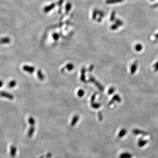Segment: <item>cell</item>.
Masks as SVG:
<instances>
[{
	"label": "cell",
	"instance_id": "16",
	"mask_svg": "<svg viewBox=\"0 0 158 158\" xmlns=\"http://www.w3.org/2000/svg\"><path fill=\"white\" fill-rule=\"evenodd\" d=\"M137 69V63H134L131 67V73H133L136 71V69Z\"/></svg>",
	"mask_w": 158,
	"mask_h": 158
},
{
	"label": "cell",
	"instance_id": "14",
	"mask_svg": "<svg viewBox=\"0 0 158 158\" xmlns=\"http://www.w3.org/2000/svg\"><path fill=\"white\" fill-rule=\"evenodd\" d=\"M10 42V39L8 38H4L0 41V43L2 44H7Z\"/></svg>",
	"mask_w": 158,
	"mask_h": 158
},
{
	"label": "cell",
	"instance_id": "3",
	"mask_svg": "<svg viewBox=\"0 0 158 158\" xmlns=\"http://www.w3.org/2000/svg\"><path fill=\"white\" fill-rule=\"evenodd\" d=\"M133 133L135 135H139V134H141L143 136H147L148 135V133L143 131H141L138 129H135L133 131Z\"/></svg>",
	"mask_w": 158,
	"mask_h": 158
},
{
	"label": "cell",
	"instance_id": "25",
	"mask_svg": "<svg viewBox=\"0 0 158 158\" xmlns=\"http://www.w3.org/2000/svg\"><path fill=\"white\" fill-rule=\"evenodd\" d=\"M3 82L2 80H0V88L3 86Z\"/></svg>",
	"mask_w": 158,
	"mask_h": 158
},
{
	"label": "cell",
	"instance_id": "7",
	"mask_svg": "<svg viewBox=\"0 0 158 158\" xmlns=\"http://www.w3.org/2000/svg\"><path fill=\"white\" fill-rule=\"evenodd\" d=\"M71 8H72V4H71L69 3V2H68L65 5V13H67V14L68 13L69 11L71 10Z\"/></svg>",
	"mask_w": 158,
	"mask_h": 158
},
{
	"label": "cell",
	"instance_id": "4",
	"mask_svg": "<svg viewBox=\"0 0 158 158\" xmlns=\"http://www.w3.org/2000/svg\"><path fill=\"white\" fill-rule=\"evenodd\" d=\"M124 0H106L105 3L107 4H115L121 3L123 2Z\"/></svg>",
	"mask_w": 158,
	"mask_h": 158
},
{
	"label": "cell",
	"instance_id": "24",
	"mask_svg": "<svg viewBox=\"0 0 158 158\" xmlns=\"http://www.w3.org/2000/svg\"><path fill=\"white\" fill-rule=\"evenodd\" d=\"M102 18H101V17H99L98 18V19H97V21H98V22H99V23H100V22H102Z\"/></svg>",
	"mask_w": 158,
	"mask_h": 158
},
{
	"label": "cell",
	"instance_id": "13",
	"mask_svg": "<svg viewBox=\"0 0 158 158\" xmlns=\"http://www.w3.org/2000/svg\"><path fill=\"white\" fill-rule=\"evenodd\" d=\"M98 10H97L96 9H95L93 11V15H92V19L93 20H95L96 19L97 16L98 15Z\"/></svg>",
	"mask_w": 158,
	"mask_h": 158
},
{
	"label": "cell",
	"instance_id": "26",
	"mask_svg": "<svg viewBox=\"0 0 158 158\" xmlns=\"http://www.w3.org/2000/svg\"><path fill=\"white\" fill-rule=\"evenodd\" d=\"M155 38H156V39H158V33L157 34L155 35Z\"/></svg>",
	"mask_w": 158,
	"mask_h": 158
},
{
	"label": "cell",
	"instance_id": "22",
	"mask_svg": "<svg viewBox=\"0 0 158 158\" xmlns=\"http://www.w3.org/2000/svg\"><path fill=\"white\" fill-rule=\"evenodd\" d=\"M53 37H54V38H55V39H57V38H58V37H59V35H58V34H54V35H53Z\"/></svg>",
	"mask_w": 158,
	"mask_h": 158
},
{
	"label": "cell",
	"instance_id": "21",
	"mask_svg": "<svg viewBox=\"0 0 158 158\" xmlns=\"http://www.w3.org/2000/svg\"><path fill=\"white\" fill-rule=\"evenodd\" d=\"M158 3L154 4H153L151 6V8H158Z\"/></svg>",
	"mask_w": 158,
	"mask_h": 158
},
{
	"label": "cell",
	"instance_id": "27",
	"mask_svg": "<svg viewBox=\"0 0 158 158\" xmlns=\"http://www.w3.org/2000/svg\"><path fill=\"white\" fill-rule=\"evenodd\" d=\"M151 0V1H154V0Z\"/></svg>",
	"mask_w": 158,
	"mask_h": 158
},
{
	"label": "cell",
	"instance_id": "23",
	"mask_svg": "<svg viewBox=\"0 0 158 158\" xmlns=\"http://www.w3.org/2000/svg\"><path fill=\"white\" fill-rule=\"evenodd\" d=\"M155 66V71H157L158 69V62L157 63H156V64L154 65Z\"/></svg>",
	"mask_w": 158,
	"mask_h": 158
},
{
	"label": "cell",
	"instance_id": "15",
	"mask_svg": "<svg viewBox=\"0 0 158 158\" xmlns=\"http://www.w3.org/2000/svg\"><path fill=\"white\" fill-rule=\"evenodd\" d=\"M142 49V46L141 44H138L136 45L135 46V49L137 51L140 52Z\"/></svg>",
	"mask_w": 158,
	"mask_h": 158
},
{
	"label": "cell",
	"instance_id": "11",
	"mask_svg": "<svg viewBox=\"0 0 158 158\" xmlns=\"http://www.w3.org/2000/svg\"><path fill=\"white\" fill-rule=\"evenodd\" d=\"M115 23L119 27L123 26V24H124V22L122 21L120 19H115Z\"/></svg>",
	"mask_w": 158,
	"mask_h": 158
},
{
	"label": "cell",
	"instance_id": "6",
	"mask_svg": "<svg viewBox=\"0 0 158 158\" xmlns=\"http://www.w3.org/2000/svg\"><path fill=\"white\" fill-rule=\"evenodd\" d=\"M133 157L132 155L128 152H124L122 153L120 155V158H132Z\"/></svg>",
	"mask_w": 158,
	"mask_h": 158
},
{
	"label": "cell",
	"instance_id": "19",
	"mask_svg": "<svg viewBox=\"0 0 158 158\" xmlns=\"http://www.w3.org/2000/svg\"><path fill=\"white\" fill-rule=\"evenodd\" d=\"M63 2H64V0H59L57 3V5L59 6V7L61 8Z\"/></svg>",
	"mask_w": 158,
	"mask_h": 158
},
{
	"label": "cell",
	"instance_id": "2",
	"mask_svg": "<svg viewBox=\"0 0 158 158\" xmlns=\"http://www.w3.org/2000/svg\"><path fill=\"white\" fill-rule=\"evenodd\" d=\"M56 4L55 3H52L50 5L47 6L44 8V11L46 13H48V12L50 11H51L54 9L55 7Z\"/></svg>",
	"mask_w": 158,
	"mask_h": 158
},
{
	"label": "cell",
	"instance_id": "18",
	"mask_svg": "<svg viewBox=\"0 0 158 158\" xmlns=\"http://www.w3.org/2000/svg\"><path fill=\"white\" fill-rule=\"evenodd\" d=\"M98 14L99 15L100 17L103 18L105 16V13L102 11L98 10Z\"/></svg>",
	"mask_w": 158,
	"mask_h": 158
},
{
	"label": "cell",
	"instance_id": "5",
	"mask_svg": "<svg viewBox=\"0 0 158 158\" xmlns=\"http://www.w3.org/2000/svg\"><path fill=\"white\" fill-rule=\"evenodd\" d=\"M148 142V141L146 140H143L142 138H140L138 142V146L140 147H142L143 146H144V145H145L146 144H147V143Z\"/></svg>",
	"mask_w": 158,
	"mask_h": 158
},
{
	"label": "cell",
	"instance_id": "10",
	"mask_svg": "<svg viewBox=\"0 0 158 158\" xmlns=\"http://www.w3.org/2000/svg\"><path fill=\"white\" fill-rule=\"evenodd\" d=\"M23 69L24 71L29 72H32L34 70V69L32 67H30L29 66H28L26 65H25L23 67Z\"/></svg>",
	"mask_w": 158,
	"mask_h": 158
},
{
	"label": "cell",
	"instance_id": "8",
	"mask_svg": "<svg viewBox=\"0 0 158 158\" xmlns=\"http://www.w3.org/2000/svg\"><path fill=\"white\" fill-rule=\"evenodd\" d=\"M16 84H17L16 81L15 80H13L11 81L10 82L8 83V87L9 88H12L16 85Z\"/></svg>",
	"mask_w": 158,
	"mask_h": 158
},
{
	"label": "cell",
	"instance_id": "9",
	"mask_svg": "<svg viewBox=\"0 0 158 158\" xmlns=\"http://www.w3.org/2000/svg\"><path fill=\"white\" fill-rule=\"evenodd\" d=\"M127 132V131H126V130L125 129H123L121 130V131H120V132L119 133V134H118V138H123L124 136L126 134Z\"/></svg>",
	"mask_w": 158,
	"mask_h": 158
},
{
	"label": "cell",
	"instance_id": "20",
	"mask_svg": "<svg viewBox=\"0 0 158 158\" xmlns=\"http://www.w3.org/2000/svg\"><path fill=\"white\" fill-rule=\"evenodd\" d=\"M52 156V154L50 152L48 153L46 155V158H50Z\"/></svg>",
	"mask_w": 158,
	"mask_h": 158
},
{
	"label": "cell",
	"instance_id": "17",
	"mask_svg": "<svg viewBox=\"0 0 158 158\" xmlns=\"http://www.w3.org/2000/svg\"><path fill=\"white\" fill-rule=\"evenodd\" d=\"M119 26L117 25V24H116L115 23H114V24H113L111 26V27H110V28H111V29L112 30H117V29L118 28V27H119Z\"/></svg>",
	"mask_w": 158,
	"mask_h": 158
},
{
	"label": "cell",
	"instance_id": "1",
	"mask_svg": "<svg viewBox=\"0 0 158 158\" xmlns=\"http://www.w3.org/2000/svg\"><path fill=\"white\" fill-rule=\"evenodd\" d=\"M0 96L6 98L11 100L14 99V96L11 94L4 91L0 92Z\"/></svg>",
	"mask_w": 158,
	"mask_h": 158
},
{
	"label": "cell",
	"instance_id": "12",
	"mask_svg": "<svg viewBox=\"0 0 158 158\" xmlns=\"http://www.w3.org/2000/svg\"><path fill=\"white\" fill-rule=\"evenodd\" d=\"M116 14V13L115 11H112L111 16H110V21L111 22H113L115 20Z\"/></svg>",
	"mask_w": 158,
	"mask_h": 158
}]
</instances>
